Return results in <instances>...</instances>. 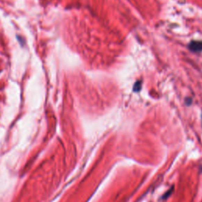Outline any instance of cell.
<instances>
[{
    "label": "cell",
    "instance_id": "6da1fadb",
    "mask_svg": "<svg viewBox=\"0 0 202 202\" xmlns=\"http://www.w3.org/2000/svg\"><path fill=\"white\" fill-rule=\"evenodd\" d=\"M188 48L191 52H202V40H192L188 45Z\"/></svg>",
    "mask_w": 202,
    "mask_h": 202
},
{
    "label": "cell",
    "instance_id": "7a4b0ae2",
    "mask_svg": "<svg viewBox=\"0 0 202 202\" xmlns=\"http://www.w3.org/2000/svg\"><path fill=\"white\" fill-rule=\"evenodd\" d=\"M141 85H142V82H141V81H137L136 82L134 85V88H133L134 92H139L140 90L141 89Z\"/></svg>",
    "mask_w": 202,
    "mask_h": 202
},
{
    "label": "cell",
    "instance_id": "3957f363",
    "mask_svg": "<svg viewBox=\"0 0 202 202\" xmlns=\"http://www.w3.org/2000/svg\"><path fill=\"white\" fill-rule=\"evenodd\" d=\"M173 189V187H172L171 189H170V190L168 191V192H167L166 193H165V194L164 195V197H163V199H166L167 197H169V195L171 194V193H172V191H173V189Z\"/></svg>",
    "mask_w": 202,
    "mask_h": 202
},
{
    "label": "cell",
    "instance_id": "277c9868",
    "mask_svg": "<svg viewBox=\"0 0 202 202\" xmlns=\"http://www.w3.org/2000/svg\"><path fill=\"white\" fill-rule=\"evenodd\" d=\"M201 120H202V114H201Z\"/></svg>",
    "mask_w": 202,
    "mask_h": 202
}]
</instances>
